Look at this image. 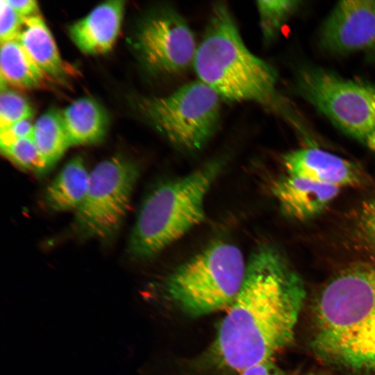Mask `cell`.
Returning a JSON list of instances; mask_svg holds the SVG:
<instances>
[{
  "instance_id": "9c48e42d",
  "label": "cell",
  "mask_w": 375,
  "mask_h": 375,
  "mask_svg": "<svg viewBox=\"0 0 375 375\" xmlns=\"http://www.w3.org/2000/svg\"><path fill=\"white\" fill-rule=\"evenodd\" d=\"M134 46L150 72L174 76L193 65L198 44L180 12L174 7L164 6L140 23Z\"/></svg>"
},
{
  "instance_id": "9a60e30c",
  "label": "cell",
  "mask_w": 375,
  "mask_h": 375,
  "mask_svg": "<svg viewBox=\"0 0 375 375\" xmlns=\"http://www.w3.org/2000/svg\"><path fill=\"white\" fill-rule=\"evenodd\" d=\"M61 115L71 146L97 143L106 135L108 115L92 98L75 100L61 111Z\"/></svg>"
},
{
  "instance_id": "5bb4252c",
  "label": "cell",
  "mask_w": 375,
  "mask_h": 375,
  "mask_svg": "<svg viewBox=\"0 0 375 375\" xmlns=\"http://www.w3.org/2000/svg\"><path fill=\"white\" fill-rule=\"evenodd\" d=\"M17 40L48 77L60 78L73 73L72 67L60 56L51 31L39 14L24 18Z\"/></svg>"
},
{
  "instance_id": "4316f807",
  "label": "cell",
  "mask_w": 375,
  "mask_h": 375,
  "mask_svg": "<svg viewBox=\"0 0 375 375\" xmlns=\"http://www.w3.org/2000/svg\"><path fill=\"white\" fill-rule=\"evenodd\" d=\"M306 375H325V374H322V373H310Z\"/></svg>"
},
{
  "instance_id": "2e32d148",
  "label": "cell",
  "mask_w": 375,
  "mask_h": 375,
  "mask_svg": "<svg viewBox=\"0 0 375 375\" xmlns=\"http://www.w3.org/2000/svg\"><path fill=\"white\" fill-rule=\"evenodd\" d=\"M90 174L81 157L70 159L46 189L48 207L55 211H76L86 194Z\"/></svg>"
},
{
  "instance_id": "d4e9b609",
  "label": "cell",
  "mask_w": 375,
  "mask_h": 375,
  "mask_svg": "<svg viewBox=\"0 0 375 375\" xmlns=\"http://www.w3.org/2000/svg\"><path fill=\"white\" fill-rule=\"evenodd\" d=\"M13 9L22 17L39 14L38 4L34 0H7Z\"/></svg>"
},
{
  "instance_id": "ffe728a7",
  "label": "cell",
  "mask_w": 375,
  "mask_h": 375,
  "mask_svg": "<svg viewBox=\"0 0 375 375\" xmlns=\"http://www.w3.org/2000/svg\"><path fill=\"white\" fill-rule=\"evenodd\" d=\"M1 149L9 160L24 169L40 174L50 169L32 138L18 140Z\"/></svg>"
},
{
  "instance_id": "484cf974",
  "label": "cell",
  "mask_w": 375,
  "mask_h": 375,
  "mask_svg": "<svg viewBox=\"0 0 375 375\" xmlns=\"http://www.w3.org/2000/svg\"><path fill=\"white\" fill-rule=\"evenodd\" d=\"M240 375H285L273 360H268L255 365L240 374Z\"/></svg>"
},
{
  "instance_id": "3957f363",
  "label": "cell",
  "mask_w": 375,
  "mask_h": 375,
  "mask_svg": "<svg viewBox=\"0 0 375 375\" xmlns=\"http://www.w3.org/2000/svg\"><path fill=\"white\" fill-rule=\"evenodd\" d=\"M192 65L198 80L208 85L221 99L253 102L289 121L296 128H303L278 90L276 72L247 48L224 2L212 5Z\"/></svg>"
},
{
  "instance_id": "52a82bcc",
  "label": "cell",
  "mask_w": 375,
  "mask_h": 375,
  "mask_svg": "<svg viewBox=\"0 0 375 375\" xmlns=\"http://www.w3.org/2000/svg\"><path fill=\"white\" fill-rule=\"evenodd\" d=\"M295 88L335 126L375 151L374 83L306 67L297 74Z\"/></svg>"
},
{
  "instance_id": "30bf717a",
  "label": "cell",
  "mask_w": 375,
  "mask_h": 375,
  "mask_svg": "<svg viewBox=\"0 0 375 375\" xmlns=\"http://www.w3.org/2000/svg\"><path fill=\"white\" fill-rule=\"evenodd\" d=\"M319 42L333 53H375V1L338 2L322 25Z\"/></svg>"
},
{
  "instance_id": "603a6c76",
  "label": "cell",
  "mask_w": 375,
  "mask_h": 375,
  "mask_svg": "<svg viewBox=\"0 0 375 375\" xmlns=\"http://www.w3.org/2000/svg\"><path fill=\"white\" fill-rule=\"evenodd\" d=\"M24 19L7 0L0 1L1 43L17 39Z\"/></svg>"
},
{
  "instance_id": "ba28073f",
  "label": "cell",
  "mask_w": 375,
  "mask_h": 375,
  "mask_svg": "<svg viewBox=\"0 0 375 375\" xmlns=\"http://www.w3.org/2000/svg\"><path fill=\"white\" fill-rule=\"evenodd\" d=\"M138 176V166L122 156L98 163L90 172L86 194L75 211L77 232L86 238H112L127 214Z\"/></svg>"
},
{
  "instance_id": "5b68a950",
  "label": "cell",
  "mask_w": 375,
  "mask_h": 375,
  "mask_svg": "<svg viewBox=\"0 0 375 375\" xmlns=\"http://www.w3.org/2000/svg\"><path fill=\"white\" fill-rule=\"evenodd\" d=\"M247 262L235 244L215 242L168 275L166 293L190 317L227 310L242 287Z\"/></svg>"
},
{
  "instance_id": "7c38bea8",
  "label": "cell",
  "mask_w": 375,
  "mask_h": 375,
  "mask_svg": "<svg viewBox=\"0 0 375 375\" xmlns=\"http://www.w3.org/2000/svg\"><path fill=\"white\" fill-rule=\"evenodd\" d=\"M124 3L122 0L103 2L69 27V35L80 51L95 55L112 49L120 31Z\"/></svg>"
},
{
  "instance_id": "d6986e66",
  "label": "cell",
  "mask_w": 375,
  "mask_h": 375,
  "mask_svg": "<svg viewBox=\"0 0 375 375\" xmlns=\"http://www.w3.org/2000/svg\"><path fill=\"white\" fill-rule=\"evenodd\" d=\"M299 1H257L259 24L263 40L272 42L278 38L283 26L301 5Z\"/></svg>"
},
{
  "instance_id": "6da1fadb",
  "label": "cell",
  "mask_w": 375,
  "mask_h": 375,
  "mask_svg": "<svg viewBox=\"0 0 375 375\" xmlns=\"http://www.w3.org/2000/svg\"><path fill=\"white\" fill-rule=\"evenodd\" d=\"M306 291L275 248L250 256L242 287L221 322L212 351L222 367L241 374L274 356L294 339Z\"/></svg>"
},
{
  "instance_id": "8992f818",
  "label": "cell",
  "mask_w": 375,
  "mask_h": 375,
  "mask_svg": "<svg viewBox=\"0 0 375 375\" xmlns=\"http://www.w3.org/2000/svg\"><path fill=\"white\" fill-rule=\"evenodd\" d=\"M220 97L199 80L165 96L138 101L140 112L174 147L187 151L203 148L216 133L221 118Z\"/></svg>"
},
{
  "instance_id": "83f0119b",
  "label": "cell",
  "mask_w": 375,
  "mask_h": 375,
  "mask_svg": "<svg viewBox=\"0 0 375 375\" xmlns=\"http://www.w3.org/2000/svg\"><path fill=\"white\" fill-rule=\"evenodd\" d=\"M292 375H295V374H292Z\"/></svg>"
},
{
  "instance_id": "277c9868",
  "label": "cell",
  "mask_w": 375,
  "mask_h": 375,
  "mask_svg": "<svg viewBox=\"0 0 375 375\" xmlns=\"http://www.w3.org/2000/svg\"><path fill=\"white\" fill-rule=\"evenodd\" d=\"M222 169V160L211 161L153 190L136 219L129 253L137 259H149L200 224L205 218L206 196Z\"/></svg>"
},
{
  "instance_id": "e0dca14e",
  "label": "cell",
  "mask_w": 375,
  "mask_h": 375,
  "mask_svg": "<svg viewBox=\"0 0 375 375\" xmlns=\"http://www.w3.org/2000/svg\"><path fill=\"white\" fill-rule=\"evenodd\" d=\"M0 72L1 82L22 89L40 88L48 77L17 39L1 43Z\"/></svg>"
},
{
  "instance_id": "cb8c5ba5",
  "label": "cell",
  "mask_w": 375,
  "mask_h": 375,
  "mask_svg": "<svg viewBox=\"0 0 375 375\" xmlns=\"http://www.w3.org/2000/svg\"><path fill=\"white\" fill-rule=\"evenodd\" d=\"M33 124L31 119H24L14 124L5 130L0 131L1 147L7 146L18 140L32 138Z\"/></svg>"
},
{
  "instance_id": "4fadbf2b",
  "label": "cell",
  "mask_w": 375,
  "mask_h": 375,
  "mask_svg": "<svg viewBox=\"0 0 375 375\" xmlns=\"http://www.w3.org/2000/svg\"><path fill=\"white\" fill-rule=\"evenodd\" d=\"M272 191L285 213L305 220L324 210L340 188L288 175L274 181Z\"/></svg>"
},
{
  "instance_id": "8fae6325",
  "label": "cell",
  "mask_w": 375,
  "mask_h": 375,
  "mask_svg": "<svg viewBox=\"0 0 375 375\" xmlns=\"http://www.w3.org/2000/svg\"><path fill=\"white\" fill-rule=\"evenodd\" d=\"M288 174L313 181L342 187H357L365 181L355 163L315 147L303 148L286 153L283 158Z\"/></svg>"
},
{
  "instance_id": "7a4b0ae2",
  "label": "cell",
  "mask_w": 375,
  "mask_h": 375,
  "mask_svg": "<svg viewBox=\"0 0 375 375\" xmlns=\"http://www.w3.org/2000/svg\"><path fill=\"white\" fill-rule=\"evenodd\" d=\"M311 344L326 362L375 374V266L347 267L324 288L315 304Z\"/></svg>"
},
{
  "instance_id": "44dd1931",
  "label": "cell",
  "mask_w": 375,
  "mask_h": 375,
  "mask_svg": "<svg viewBox=\"0 0 375 375\" xmlns=\"http://www.w3.org/2000/svg\"><path fill=\"white\" fill-rule=\"evenodd\" d=\"M33 109L27 99L16 91L3 88L0 94V131L24 119H31Z\"/></svg>"
},
{
  "instance_id": "ac0fdd59",
  "label": "cell",
  "mask_w": 375,
  "mask_h": 375,
  "mask_svg": "<svg viewBox=\"0 0 375 375\" xmlns=\"http://www.w3.org/2000/svg\"><path fill=\"white\" fill-rule=\"evenodd\" d=\"M32 139L48 165L53 167L70 147L61 111L51 108L33 124Z\"/></svg>"
},
{
  "instance_id": "7402d4cb",
  "label": "cell",
  "mask_w": 375,
  "mask_h": 375,
  "mask_svg": "<svg viewBox=\"0 0 375 375\" xmlns=\"http://www.w3.org/2000/svg\"><path fill=\"white\" fill-rule=\"evenodd\" d=\"M356 231L362 244L375 256V197L361 206L356 223Z\"/></svg>"
}]
</instances>
